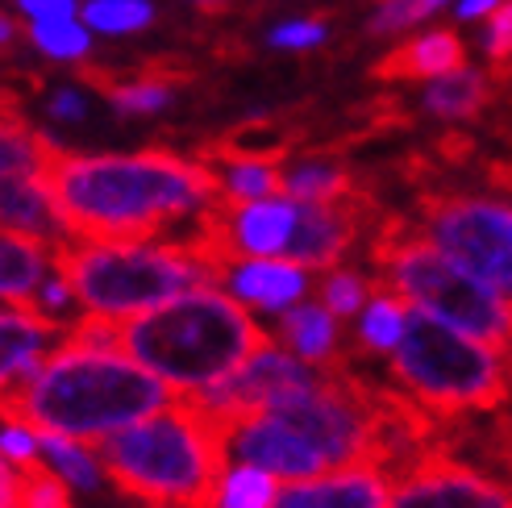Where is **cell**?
Returning a JSON list of instances; mask_svg holds the SVG:
<instances>
[{"label": "cell", "mask_w": 512, "mask_h": 508, "mask_svg": "<svg viewBox=\"0 0 512 508\" xmlns=\"http://www.w3.org/2000/svg\"><path fill=\"white\" fill-rule=\"evenodd\" d=\"M50 196L71 238L84 242H138L159 238L179 221L213 209L221 175L204 159L175 150H134V155H71L55 150Z\"/></svg>", "instance_id": "1"}, {"label": "cell", "mask_w": 512, "mask_h": 508, "mask_svg": "<svg viewBox=\"0 0 512 508\" xmlns=\"http://www.w3.org/2000/svg\"><path fill=\"white\" fill-rule=\"evenodd\" d=\"M67 342L121 350L125 359L167 379L175 392H200L221 384L263 346H271V334L250 321L238 300L200 284L134 317L88 313L71 325Z\"/></svg>", "instance_id": "2"}, {"label": "cell", "mask_w": 512, "mask_h": 508, "mask_svg": "<svg viewBox=\"0 0 512 508\" xmlns=\"http://www.w3.org/2000/svg\"><path fill=\"white\" fill-rule=\"evenodd\" d=\"M171 404V384L125 359L121 350L75 346L63 338L46 359L17 371L0 388V421L25 429H55L75 442H96L146 421Z\"/></svg>", "instance_id": "3"}, {"label": "cell", "mask_w": 512, "mask_h": 508, "mask_svg": "<svg viewBox=\"0 0 512 508\" xmlns=\"http://www.w3.org/2000/svg\"><path fill=\"white\" fill-rule=\"evenodd\" d=\"M84 446L96 454L117 492L146 504L217 508L229 471V434L192 396H179L146 421L113 429Z\"/></svg>", "instance_id": "4"}, {"label": "cell", "mask_w": 512, "mask_h": 508, "mask_svg": "<svg viewBox=\"0 0 512 508\" xmlns=\"http://www.w3.org/2000/svg\"><path fill=\"white\" fill-rule=\"evenodd\" d=\"M367 263L375 267V292H392L417 309L442 317L446 325L496 346L512 359V304L492 284H483L463 263L433 242L421 225L404 217H383L367 246Z\"/></svg>", "instance_id": "5"}, {"label": "cell", "mask_w": 512, "mask_h": 508, "mask_svg": "<svg viewBox=\"0 0 512 508\" xmlns=\"http://www.w3.org/2000/svg\"><path fill=\"white\" fill-rule=\"evenodd\" d=\"M396 388L438 417L446 429L475 413H496L512 400V359L496 346L463 338L454 325L408 304V329L392 350Z\"/></svg>", "instance_id": "6"}, {"label": "cell", "mask_w": 512, "mask_h": 508, "mask_svg": "<svg viewBox=\"0 0 512 508\" xmlns=\"http://www.w3.org/2000/svg\"><path fill=\"white\" fill-rule=\"evenodd\" d=\"M50 263L67 279L71 296L80 300L88 313H100V317H134L179 292L213 284L209 267L196 263L175 238L171 242L67 238L50 250Z\"/></svg>", "instance_id": "7"}, {"label": "cell", "mask_w": 512, "mask_h": 508, "mask_svg": "<svg viewBox=\"0 0 512 508\" xmlns=\"http://www.w3.org/2000/svg\"><path fill=\"white\" fill-rule=\"evenodd\" d=\"M417 225L454 263L512 300V200L425 192L417 200Z\"/></svg>", "instance_id": "8"}, {"label": "cell", "mask_w": 512, "mask_h": 508, "mask_svg": "<svg viewBox=\"0 0 512 508\" xmlns=\"http://www.w3.org/2000/svg\"><path fill=\"white\" fill-rule=\"evenodd\" d=\"M321 371H325V367L304 363L300 354H288V350H279V346H263V350L254 354V359H246L234 375H225L221 384L200 388V392H188V396L229 434L238 417L263 409L267 400L284 396V392H296V388L317 384Z\"/></svg>", "instance_id": "9"}, {"label": "cell", "mask_w": 512, "mask_h": 508, "mask_svg": "<svg viewBox=\"0 0 512 508\" xmlns=\"http://www.w3.org/2000/svg\"><path fill=\"white\" fill-rule=\"evenodd\" d=\"M388 508H512V484L438 450L396 479Z\"/></svg>", "instance_id": "10"}, {"label": "cell", "mask_w": 512, "mask_h": 508, "mask_svg": "<svg viewBox=\"0 0 512 508\" xmlns=\"http://www.w3.org/2000/svg\"><path fill=\"white\" fill-rule=\"evenodd\" d=\"M367 217H371V200L363 192L346 200H300L296 230H292L284 259L309 271L338 267V259H346V250L363 234Z\"/></svg>", "instance_id": "11"}, {"label": "cell", "mask_w": 512, "mask_h": 508, "mask_svg": "<svg viewBox=\"0 0 512 508\" xmlns=\"http://www.w3.org/2000/svg\"><path fill=\"white\" fill-rule=\"evenodd\" d=\"M229 450L238 454V463L263 467L275 479H284V484H292V479H317L329 471V463L317 454L313 442H304L288 425L271 421L263 409L234 421V429H229Z\"/></svg>", "instance_id": "12"}, {"label": "cell", "mask_w": 512, "mask_h": 508, "mask_svg": "<svg viewBox=\"0 0 512 508\" xmlns=\"http://www.w3.org/2000/svg\"><path fill=\"white\" fill-rule=\"evenodd\" d=\"M392 500V475L375 463L338 467L334 475L317 479H292L275 492L271 508H388Z\"/></svg>", "instance_id": "13"}, {"label": "cell", "mask_w": 512, "mask_h": 508, "mask_svg": "<svg viewBox=\"0 0 512 508\" xmlns=\"http://www.w3.org/2000/svg\"><path fill=\"white\" fill-rule=\"evenodd\" d=\"M296 209L300 200L279 192V196H263V200H221V217L234 250L250 254V259H267V254H284L296 230Z\"/></svg>", "instance_id": "14"}, {"label": "cell", "mask_w": 512, "mask_h": 508, "mask_svg": "<svg viewBox=\"0 0 512 508\" xmlns=\"http://www.w3.org/2000/svg\"><path fill=\"white\" fill-rule=\"evenodd\" d=\"M221 284L238 300L254 304L267 313H284L309 292V267H300L284 254H267V259H238L225 271Z\"/></svg>", "instance_id": "15"}, {"label": "cell", "mask_w": 512, "mask_h": 508, "mask_svg": "<svg viewBox=\"0 0 512 508\" xmlns=\"http://www.w3.org/2000/svg\"><path fill=\"white\" fill-rule=\"evenodd\" d=\"M0 230L30 234L50 246L71 238L46 175H0Z\"/></svg>", "instance_id": "16"}, {"label": "cell", "mask_w": 512, "mask_h": 508, "mask_svg": "<svg viewBox=\"0 0 512 508\" xmlns=\"http://www.w3.org/2000/svg\"><path fill=\"white\" fill-rule=\"evenodd\" d=\"M463 63H467V42L454 30H425V34L404 38L396 50H388L383 63H375V80H388V84L421 80L425 84Z\"/></svg>", "instance_id": "17"}, {"label": "cell", "mask_w": 512, "mask_h": 508, "mask_svg": "<svg viewBox=\"0 0 512 508\" xmlns=\"http://www.w3.org/2000/svg\"><path fill=\"white\" fill-rule=\"evenodd\" d=\"M50 250L55 246L42 238L0 230V300L25 313H42L38 292L46 284V267H55L50 263Z\"/></svg>", "instance_id": "18"}, {"label": "cell", "mask_w": 512, "mask_h": 508, "mask_svg": "<svg viewBox=\"0 0 512 508\" xmlns=\"http://www.w3.org/2000/svg\"><path fill=\"white\" fill-rule=\"evenodd\" d=\"M67 334H71L67 321L25 313V309H13V313L0 309V388H5L17 371L46 359V354L55 350V342Z\"/></svg>", "instance_id": "19"}, {"label": "cell", "mask_w": 512, "mask_h": 508, "mask_svg": "<svg viewBox=\"0 0 512 508\" xmlns=\"http://www.w3.org/2000/svg\"><path fill=\"white\" fill-rule=\"evenodd\" d=\"M338 313L329 304H292L279 317V342L296 350L304 363L313 367H334L338 359Z\"/></svg>", "instance_id": "20"}, {"label": "cell", "mask_w": 512, "mask_h": 508, "mask_svg": "<svg viewBox=\"0 0 512 508\" xmlns=\"http://www.w3.org/2000/svg\"><path fill=\"white\" fill-rule=\"evenodd\" d=\"M488 105H492L488 71H475L467 63L438 75V80H425V92H421V109L442 121H471Z\"/></svg>", "instance_id": "21"}, {"label": "cell", "mask_w": 512, "mask_h": 508, "mask_svg": "<svg viewBox=\"0 0 512 508\" xmlns=\"http://www.w3.org/2000/svg\"><path fill=\"white\" fill-rule=\"evenodd\" d=\"M55 142L34 130L17 105L0 109V175H50Z\"/></svg>", "instance_id": "22"}, {"label": "cell", "mask_w": 512, "mask_h": 508, "mask_svg": "<svg viewBox=\"0 0 512 508\" xmlns=\"http://www.w3.org/2000/svg\"><path fill=\"white\" fill-rule=\"evenodd\" d=\"M88 80L105 92V100L121 117L163 113L175 100V92H179V80H175V75H167V71H138V75H121V80H109V75L88 71Z\"/></svg>", "instance_id": "23"}, {"label": "cell", "mask_w": 512, "mask_h": 508, "mask_svg": "<svg viewBox=\"0 0 512 508\" xmlns=\"http://www.w3.org/2000/svg\"><path fill=\"white\" fill-rule=\"evenodd\" d=\"M284 192L296 200H346L358 196V184L342 159L304 155L292 167H284Z\"/></svg>", "instance_id": "24"}, {"label": "cell", "mask_w": 512, "mask_h": 508, "mask_svg": "<svg viewBox=\"0 0 512 508\" xmlns=\"http://www.w3.org/2000/svg\"><path fill=\"white\" fill-rule=\"evenodd\" d=\"M30 42L34 50H42V55L50 63H84L92 55V30L84 25L80 13H67V17H46V21H30Z\"/></svg>", "instance_id": "25"}, {"label": "cell", "mask_w": 512, "mask_h": 508, "mask_svg": "<svg viewBox=\"0 0 512 508\" xmlns=\"http://www.w3.org/2000/svg\"><path fill=\"white\" fill-rule=\"evenodd\" d=\"M80 17L100 38H134L155 25L159 9L155 0H84Z\"/></svg>", "instance_id": "26"}, {"label": "cell", "mask_w": 512, "mask_h": 508, "mask_svg": "<svg viewBox=\"0 0 512 508\" xmlns=\"http://www.w3.org/2000/svg\"><path fill=\"white\" fill-rule=\"evenodd\" d=\"M38 446H42V454L50 459V467H55L71 488L92 492L100 484V475H96L100 463H96V454L84 442H75L67 434H55V429H38Z\"/></svg>", "instance_id": "27"}, {"label": "cell", "mask_w": 512, "mask_h": 508, "mask_svg": "<svg viewBox=\"0 0 512 508\" xmlns=\"http://www.w3.org/2000/svg\"><path fill=\"white\" fill-rule=\"evenodd\" d=\"M408 329V300L392 292H375L363 309V346L367 350H396Z\"/></svg>", "instance_id": "28"}, {"label": "cell", "mask_w": 512, "mask_h": 508, "mask_svg": "<svg viewBox=\"0 0 512 508\" xmlns=\"http://www.w3.org/2000/svg\"><path fill=\"white\" fill-rule=\"evenodd\" d=\"M442 9H454V0H379L367 17L371 38H400L408 30H417L429 17H438Z\"/></svg>", "instance_id": "29"}, {"label": "cell", "mask_w": 512, "mask_h": 508, "mask_svg": "<svg viewBox=\"0 0 512 508\" xmlns=\"http://www.w3.org/2000/svg\"><path fill=\"white\" fill-rule=\"evenodd\" d=\"M275 475L263 467L238 463L234 471H225V484L217 496V508H271L275 500Z\"/></svg>", "instance_id": "30"}, {"label": "cell", "mask_w": 512, "mask_h": 508, "mask_svg": "<svg viewBox=\"0 0 512 508\" xmlns=\"http://www.w3.org/2000/svg\"><path fill=\"white\" fill-rule=\"evenodd\" d=\"M371 296H375V279L358 275V271H350V267H342V271L329 267V275L321 279V300H325L342 321H346L350 313H363Z\"/></svg>", "instance_id": "31"}, {"label": "cell", "mask_w": 512, "mask_h": 508, "mask_svg": "<svg viewBox=\"0 0 512 508\" xmlns=\"http://www.w3.org/2000/svg\"><path fill=\"white\" fill-rule=\"evenodd\" d=\"M325 38H329L325 17H288V21L271 25V34H267V42L275 50H292V55H300V50H317Z\"/></svg>", "instance_id": "32"}, {"label": "cell", "mask_w": 512, "mask_h": 508, "mask_svg": "<svg viewBox=\"0 0 512 508\" xmlns=\"http://www.w3.org/2000/svg\"><path fill=\"white\" fill-rule=\"evenodd\" d=\"M483 55H488L496 67H512V0L483 21Z\"/></svg>", "instance_id": "33"}, {"label": "cell", "mask_w": 512, "mask_h": 508, "mask_svg": "<svg viewBox=\"0 0 512 508\" xmlns=\"http://www.w3.org/2000/svg\"><path fill=\"white\" fill-rule=\"evenodd\" d=\"M0 454H5L13 467L38 459V434L34 429H25V425H5L0 429Z\"/></svg>", "instance_id": "34"}, {"label": "cell", "mask_w": 512, "mask_h": 508, "mask_svg": "<svg viewBox=\"0 0 512 508\" xmlns=\"http://www.w3.org/2000/svg\"><path fill=\"white\" fill-rule=\"evenodd\" d=\"M46 113L55 121H84L88 117V100L80 88H55L46 96Z\"/></svg>", "instance_id": "35"}, {"label": "cell", "mask_w": 512, "mask_h": 508, "mask_svg": "<svg viewBox=\"0 0 512 508\" xmlns=\"http://www.w3.org/2000/svg\"><path fill=\"white\" fill-rule=\"evenodd\" d=\"M17 13L25 21H46V17H67V13H80L84 0H13Z\"/></svg>", "instance_id": "36"}, {"label": "cell", "mask_w": 512, "mask_h": 508, "mask_svg": "<svg viewBox=\"0 0 512 508\" xmlns=\"http://www.w3.org/2000/svg\"><path fill=\"white\" fill-rule=\"evenodd\" d=\"M0 508H21V471L5 463V454H0Z\"/></svg>", "instance_id": "37"}, {"label": "cell", "mask_w": 512, "mask_h": 508, "mask_svg": "<svg viewBox=\"0 0 512 508\" xmlns=\"http://www.w3.org/2000/svg\"><path fill=\"white\" fill-rule=\"evenodd\" d=\"M504 0H454V21H488Z\"/></svg>", "instance_id": "38"}, {"label": "cell", "mask_w": 512, "mask_h": 508, "mask_svg": "<svg viewBox=\"0 0 512 508\" xmlns=\"http://www.w3.org/2000/svg\"><path fill=\"white\" fill-rule=\"evenodd\" d=\"M13 38H17V21L9 13H0V50L13 46Z\"/></svg>", "instance_id": "39"}, {"label": "cell", "mask_w": 512, "mask_h": 508, "mask_svg": "<svg viewBox=\"0 0 512 508\" xmlns=\"http://www.w3.org/2000/svg\"><path fill=\"white\" fill-rule=\"evenodd\" d=\"M504 442H500V459L508 463V471H512V421H504V434H500Z\"/></svg>", "instance_id": "40"}, {"label": "cell", "mask_w": 512, "mask_h": 508, "mask_svg": "<svg viewBox=\"0 0 512 508\" xmlns=\"http://www.w3.org/2000/svg\"><path fill=\"white\" fill-rule=\"evenodd\" d=\"M184 5H196V9H225L229 0H184Z\"/></svg>", "instance_id": "41"}, {"label": "cell", "mask_w": 512, "mask_h": 508, "mask_svg": "<svg viewBox=\"0 0 512 508\" xmlns=\"http://www.w3.org/2000/svg\"><path fill=\"white\" fill-rule=\"evenodd\" d=\"M9 105H17V100H13V92H5V88H0V109H9Z\"/></svg>", "instance_id": "42"}, {"label": "cell", "mask_w": 512, "mask_h": 508, "mask_svg": "<svg viewBox=\"0 0 512 508\" xmlns=\"http://www.w3.org/2000/svg\"><path fill=\"white\" fill-rule=\"evenodd\" d=\"M134 508H175V504H146V500H138Z\"/></svg>", "instance_id": "43"}]
</instances>
